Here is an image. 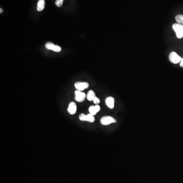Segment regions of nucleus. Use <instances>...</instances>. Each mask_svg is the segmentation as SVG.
Wrapping results in <instances>:
<instances>
[{
	"mask_svg": "<svg viewBox=\"0 0 183 183\" xmlns=\"http://www.w3.org/2000/svg\"><path fill=\"white\" fill-rule=\"evenodd\" d=\"M172 29L176 34L178 38H183V25L179 23H174L172 25Z\"/></svg>",
	"mask_w": 183,
	"mask_h": 183,
	"instance_id": "f257e3e1",
	"label": "nucleus"
},
{
	"mask_svg": "<svg viewBox=\"0 0 183 183\" xmlns=\"http://www.w3.org/2000/svg\"><path fill=\"white\" fill-rule=\"evenodd\" d=\"M169 60L172 63L176 64L181 62L182 58L176 52H172L169 55Z\"/></svg>",
	"mask_w": 183,
	"mask_h": 183,
	"instance_id": "f03ea898",
	"label": "nucleus"
},
{
	"mask_svg": "<svg viewBox=\"0 0 183 183\" xmlns=\"http://www.w3.org/2000/svg\"><path fill=\"white\" fill-rule=\"evenodd\" d=\"M116 122L117 120L110 116H104L102 117L100 120V123L103 125H110V124L115 123Z\"/></svg>",
	"mask_w": 183,
	"mask_h": 183,
	"instance_id": "7ed1b4c3",
	"label": "nucleus"
},
{
	"mask_svg": "<svg viewBox=\"0 0 183 183\" xmlns=\"http://www.w3.org/2000/svg\"><path fill=\"white\" fill-rule=\"evenodd\" d=\"M79 118L82 121H87L90 123H93L95 121V118L93 115H91V113L88 114L87 115H85L83 113L80 114Z\"/></svg>",
	"mask_w": 183,
	"mask_h": 183,
	"instance_id": "20e7f679",
	"label": "nucleus"
},
{
	"mask_svg": "<svg viewBox=\"0 0 183 183\" xmlns=\"http://www.w3.org/2000/svg\"><path fill=\"white\" fill-rule=\"evenodd\" d=\"M87 96L85 93L82 91L76 90L75 91V100L78 102H82L85 100Z\"/></svg>",
	"mask_w": 183,
	"mask_h": 183,
	"instance_id": "39448f33",
	"label": "nucleus"
},
{
	"mask_svg": "<svg viewBox=\"0 0 183 183\" xmlns=\"http://www.w3.org/2000/svg\"><path fill=\"white\" fill-rule=\"evenodd\" d=\"M45 47L48 50H53L54 52H59L61 51V47L58 45H55L53 43L49 42L45 44Z\"/></svg>",
	"mask_w": 183,
	"mask_h": 183,
	"instance_id": "423d86ee",
	"label": "nucleus"
},
{
	"mask_svg": "<svg viewBox=\"0 0 183 183\" xmlns=\"http://www.w3.org/2000/svg\"><path fill=\"white\" fill-rule=\"evenodd\" d=\"M74 86L77 90L82 91L86 88H88L89 84L86 82H76L75 83Z\"/></svg>",
	"mask_w": 183,
	"mask_h": 183,
	"instance_id": "0eeeda50",
	"label": "nucleus"
},
{
	"mask_svg": "<svg viewBox=\"0 0 183 183\" xmlns=\"http://www.w3.org/2000/svg\"><path fill=\"white\" fill-rule=\"evenodd\" d=\"M77 107L76 104L75 102H71L69 105L68 108V112L70 115H74L76 112Z\"/></svg>",
	"mask_w": 183,
	"mask_h": 183,
	"instance_id": "6e6552de",
	"label": "nucleus"
},
{
	"mask_svg": "<svg viewBox=\"0 0 183 183\" xmlns=\"http://www.w3.org/2000/svg\"><path fill=\"white\" fill-rule=\"evenodd\" d=\"M105 103L108 108L112 109L115 106V99L112 97H108L106 99Z\"/></svg>",
	"mask_w": 183,
	"mask_h": 183,
	"instance_id": "1a4fd4ad",
	"label": "nucleus"
},
{
	"mask_svg": "<svg viewBox=\"0 0 183 183\" xmlns=\"http://www.w3.org/2000/svg\"><path fill=\"white\" fill-rule=\"evenodd\" d=\"M100 106L99 105H96L95 106H91L88 108V111L89 112L91 115H96L97 113H98L100 110Z\"/></svg>",
	"mask_w": 183,
	"mask_h": 183,
	"instance_id": "9d476101",
	"label": "nucleus"
},
{
	"mask_svg": "<svg viewBox=\"0 0 183 183\" xmlns=\"http://www.w3.org/2000/svg\"><path fill=\"white\" fill-rule=\"evenodd\" d=\"M96 97V95H95V92L92 91V90H90L88 91V94L87 95V98L88 101H93V100H94V99Z\"/></svg>",
	"mask_w": 183,
	"mask_h": 183,
	"instance_id": "9b49d317",
	"label": "nucleus"
},
{
	"mask_svg": "<svg viewBox=\"0 0 183 183\" xmlns=\"http://www.w3.org/2000/svg\"><path fill=\"white\" fill-rule=\"evenodd\" d=\"M45 7V0H39L37 4V10L38 11H41Z\"/></svg>",
	"mask_w": 183,
	"mask_h": 183,
	"instance_id": "f8f14e48",
	"label": "nucleus"
},
{
	"mask_svg": "<svg viewBox=\"0 0 183 183\" xmlns=\"http://www.w3.org/2000/svg\"><path fill=\"white\" fill-rule=\"evenodd\" d=\"M176 20L178 23L183 25V15L180 14V15H176Z\"/></svg>",
	"mask_w": 183,
	"mask_h": 183,
	"instance_id": "ddd939ff",
	"label": "nucleus"
},
{
	"mask_svg": "<svg viewBox=\"0 0 183 183\" xmlns=\"http://www.w3.org/2000/svg\"><path fill=\"white\" fill-rule=\"evenodd\" d=\"M64 0H56V5L58 7H61L63 3Z\"/></svg>",
	"mask_w": 183,
	"mask_h": 183,
	"instance_id": "4468645a",
	"label": "nucleus"
},
{
	"mask_svg": "<svg viewBox=\"0 0 183 183\" xmlns=\"http://www.w3.org/2000/svg\"><path fill=\"white\" fill-rule=\"evenodd\" d=\"M94 103H95L96 105H98V104H99L100 102V100L98 97H96L94 100H93Z\"/></svg>",
	"mask_w": 183,
	"mask_h": 183,
	"instance_id": "2eb2a0df",
	"label": "nucleus"
},
{
	"mask_svg": "<svg viewBox=\"0 0 183 183\" xmlns=\"http://www.w3.org/2000/svg\"><path fill=\"white\" fill-rule=\"evenodd\" d=\"M180 66L183 68V58H182L181 61L180 62Z\"/></svg>",
	"mask_w": 183,
	"mask_h": 183,
	"instance_id": "dca6fc26",
	"label": "nucleus"
},
{
	"mask_svg": "<svg viewBox=\"0 0 183 183\" xmlns=\"http://www.w3.org/2000/svg\"><path fill=\"white\" fill-rule=\"evenodd\" d=\"M0 10H1V12H0V13L1 14H2V12H3V9L2 8L0 9Z\"/></svg>",
	"mask_w": 183,
	"mask_h": 183,
	"instance_id": "f3484780",
	"label": "nucleus"
}]
</instances>
